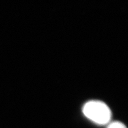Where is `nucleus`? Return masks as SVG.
Listing matches in <instances>:
<instances>
[{
	"instance_id": "obj_2",
	"label": "nucleus",
	"mask_w": 128,
	"mask_h": 128,
	"mask_svg": "<svg viewBox=\"0 0 128 128\" xmlns=\"http://www.w3.org/2000/svg\"><path fill=\"white\" fill-rule=\"evenodd\" d=\"M106 128H127L126 126L122 122L119 121L110 122L109 124H107V127Z\"/></svg>"
},
{
	"instance_id": "obj_1",
	"label": "nucleus",
	"mask_w": 128,
	"mask_h": 128,
	"mask_svg": "<svg viewBox=\"0 0 128 128\" xmlns=\"http://www.w3.org/2000/svg\"><path fill=\"white\" fill-rule=\"evenodd\" d=\"M82 112L88 119L97 124L106 125L111 121V110L106 103L100 100L86 102L82 107Z\"/></svg>"
}]
</instances>
